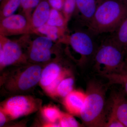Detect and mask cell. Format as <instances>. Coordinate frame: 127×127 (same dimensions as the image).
<instances>
[{
    "mask_svg": "<svg viewBox=\"0 0 127 127\" xmlns=\"http://www.w3.org/2000/svg\"><path fill=\"white\" fill-rule=\"evenodd\" d=\"M31 30L28 18L21 14H13L0 21V35L3 36L25 34Z\"/></svg>",
    "mask_w": 127,
    "mask_h": 127,
    "instance_id": "52a82bcc",
    "label": "cell"
},
{
    "mask_svg": "<svg viewBox=\"0 0 127 127\" xmlns=\"http://www.w3.org/2000/svg\"><path fill=\"white\" fill-rule=\"evenodd\" d=\"M6 115L1 110L0 111V127H2L6 122Z\"/></svg>",
    "mask_w": 127,
    "mask_h": 127,
    "instance_id": "83f0119b",
    "label": "cell"
},
{
    "mask_svg": "<svg viewBox=\"0 0 127 127\" xmlns=\"http://www.w3.org/2000/svg\"><path fill=\"white\" fill-rule=\"evenodd\" d=\"M59 11L53 8L51 9L47 24L59 28H64L67 21L64 16L62 15Z\"/></svg>",
    "mask_w": 127,
    "mask_h": 127,
    "instance_id": "ac0fdd59",
    "label": "cell"
},
{
    "mask_svg": "<svg viewBox=\"0 0 127 127\" xmlns=\"http://www.w3.org/2000/svg\"><path fill=\"white\" fill-rule=\"evenodd\" d=\"M53 42L47 36L38 37L32 41L30 48L51 50L53 46Z\"/></svg>",
    "mask_w": 127,
    "mask_h": 127,
    "instance_id": "7402d4cb",
    "label": "cell"
},
{
    "mask_svg": "<svg viewBox=\"0 0 127 127\" xmlns=\"http://www.w3.org/2000/svg\"><path fill=\"white\" fill-rule=\"evenodd\" d=\"M127 54V51L109 37L97 48L93 58L94 66L102 76L122 72Z\"/></svg>",
    "mask_w": 127,
    "mask_h": 127,
    "instance_id": "3957f363",
    "label": "cell"
},
{
    "mask_svg": "<svg viewBox=\"0 0 127 127\" xmlns=\"http://www.w3.org/2000/svg\"><path fill=\"white\" fill-rule=\"evenodd\" d=\"M119 0L123 2V3H124V4H127V0Z\"/></svg>",
    "mask_w": 127,
    "mask_h": 127,
    "instance_id": "1f68e13d",
    "label": "cell"
},
{
    "mask_svg": "<svg viewBox=\"0 0 127 127\" xmlns=\"http://www.w3.org/2000/svg\"><path fill=\"white\" fill-rule=\"evenodd\" d=\"M4 59V53L3 48L1 45H0V64L3 62Z\"/></svg>",
    "mask_w": 127,
    "mask_h": 127,
    "instance_id": "f546056e",
    "label": "cell"
},
{
    "mask_svg": "<svg viewBox=\"0 0 127 127\" xmlns=\"http://www.w3.org/2000/svg\"><path fill=\"white\" fill-rule=\"evenodd\" d=\"M126 63H127V58H126Z\"/></svg>",
    "mask_w": 127,
    "mask_h": 127,
    "instance_id": "d6a6232c",
    "label": "cell"
},
{
    "mask_svg": "<svg viewBox=\"0 0 127 127\" xmlns=\"http://www.w3.org/2000/svg\"><path fill=\"white\" fill-rule=\"evenodd\" d=\"M110 113L127 127V99L120 93H114L111 100Z\"/></svg>",
    "mask_w": 127,
    "mask_h": 127,
    "instance_id": "30bf717a",
    "label": "cell"
},
{
    "mask_svg": "<svg viewBox=\"0 0 127 127\" xmlns=\"http://www.w3.org/2000/svg\"><path fill=\"white\" fill-rule=\"evenodd\" d=\"M41 100L30 96L15 95L9 98L0 107L2 111L12 119H15L36 112Z\"/></svg>",
    "mask_w": 127,
    "mask_h": 127,
    "instance_id": "5b68a950",
    "label": "cell"
},
{
    "mask_svg": "<svg viewBox=\"0 0 127 127\" xmlns=\"http://www.w3.org/2000/svg\"><path fill=\"white\" fill-rule=\"evenodd\" d=\"M62 113L57 108L52 106L45 107L42 111L44 117L51 123H55L59 120Z\"/></svg>",
    "mask_w": 127,
    "mask_h": 127,
    "instance_id": "44dd1931",
    "label": "cell"
},
{
    "mask_svg": "<svg viewBox=\"0 0 127 127\" xmlns=\"http://www.w3.org/2000/svg\"><path fill=\"white\" fill-rule=\"evenodd\" d=\"M59 125L62 127H80L79 123L71 114L62 113L59 119Z\"/></svg>",
    "mask_w": 127,
    "mask_h": 127,
    "instance_id": "cb8c5ba5",
    "label": "cell"
},
{
    "mask_svg": "<svg viewBox=\"0 0 127 127\" xmlns=\"http://www.w3.org/2000/svg\"><path fill=\"white\" fill-rule=\"evenodd\" d=\"M97 6L96 0H76V9L79 11L87 26L92 20Z\"/></svg>",
    "mask_w": 127,
    "mask_h": 127,
    "instance_id": "4fadbf2b",
    "label": "cell"
},
{
    "mask_svg": "<svg viewBox=\"0 0 127 127\" xmlns=\"http://www.w3.org/2000/svg\"><path fill=\"white\" fill-rule=\"evenodd\" d=\"M104 127H124L115 116L109 113Z\"/></svg>",
    "mask_w": 127,
    "mask_h": 127,
    "instance_id": "d4e9b609",
    "label": "cell"
},
{
    "mask_svg": "<svg viewBox=\"0 0 127 127\" xmlns=\"http://www.w3.org/2000/svg\"><path fill=\"white\" fill-rule=\"evenodd\" d=\"M51 50L43 48H30L29 55L30 59L32 61L43 63L49 61L51 58Z\"/></svg>",
    "mask_w": 127,
    "mask_h": 127,
    "instance_id": "9a60e30c",
    "label": "cell"
},
{
    "mask_svg": "<svg viewBox=\"0 0 127 127\" xmlns=\"http://www.w3.org/2000/svg\"><path fill=\"white\" fill-rule=\"evenodd\" d=\"M93 18L87 26L94 36L112 33L127 16V4L119 0H98Z\"/></svg>",
    "mask_w": 127,
    "mask_h": 127,
    "instance_id": "6da1fadb",
    "label": "cell"
},
{
    "mask_svg": "<svg viewBox=\"0 0 127 127\" xmlns=\"http://www.w3.org/2000/svg\"><path fill=\"white\" fill-rule=\"evenodd\" d=\"M69 75H70L69 71L66 70H64L59 76L44 90L51 96H55L56 90L58 85L64 78Z\"/></svg>",
    "mask_w": 127,
    "mask_h": 127,
    "instance_id": "603a6c76",
    "label": "cell"
},
{
    "mask_svg": "<svg viewBox=\"0 0 127 127\" xmlns=\"http://www.w3.org/2000/svg\"><path fill=\"white\" fill-rule=\"evenodd\" d=\"M30 3L31 0H21V6L24 11L27 15V17L28 18L29 21L30 18V15H29L32 11L30 6Z\"/></svg>",
    "mask_w": 127,
    "mask_h": 127,
    "instance_id": "4316f807",
    "label": "cell"
},
{
    "mask_svg": "<svg viewBox=\"0 0 127 127\" xmlns=\"http://www.w3.org/2000/svg\"><path fill=\"white\" fill-rule=\"evenodd\" d=\"M111 37L127 52V16Z\"/></svg>",
    "mask_w": 127,
    "mask_h": 127,
    "instance_id": "5bb4252c",
    "label": "cell"
},
{
    "mask_svg": "<svg viewBox=\"0 0 127 127\" xmlns=\"http://www.w3.org/2000/svg\"><path fill=\"white\" fill-rule=\"evenodd\" d=\"M62 29L46 23L37 29L36 31L39 33L45 35L53 41H55L59 39Z\"/></svg>",
    "mask_w": 127,
    "mask_h": 127,
    "instance_id": "d6986e66",
    "label": "cell"
},
{
    "mask_svg": "<svg viewBox=\"0 0 127 127\" xmlns=\"http://www.w3.org/2000/svg\"><path fill=\"white\" fill-rule=\"evenodd\" d=\"M50 6L48 1H40L35 8L29 20L31 30H36L47 23L51 11Z\"/></svg>",
    "mask_w": 127,
    "mask_h": 127,
    "instance_id": "8fae6325",
    "label": "cell"
},
{
    "mask_svg": "<svg viewBox=\"0 0 127 127\" xmlns=\"http://www.w3.org/2000/svg\"><path fill=\"white\" fill-rule=\"evenodd\" d=\"M55 123H50L46 124L44 125V127H60L59 124H55Z\"/></svg>",
    "mask_w": 127,
    "mask_h": 127,
    "instance_id": "4dcf8cb0",
    "label": "cell"
},
{
    "mask_svg": "<svg viewBox=\"0 0 127 127\" xmlns=\"http://www.w3.org/2000/svg\"><path fill=\"white\" fill-rule=\"evenodd\" d=\"M93 36L87 31L75 32L68 37V43L73 50L80 55L79 62L82 64H86L93 58L97 49Z\"/></svg>",
    "mask_w": 127,
    "mask_h": 127,
    "instance_id": "8992f818",
    "label": "cell"
},
{
    "mask_svg": "<svg viewBox=\"0 0 127 127\" xmlns=\"http://www.w3.org/2000/svg\"><path fill=\"white\" fill-rule=\"evenodd\" d=\"M42 69L36 64L19 69L8 75L4 80V87L12 93H23L32 89L40 82Z\"/></svg>",
    "mask_w": 127,
    "mask_h": 127,
    "instance_id": "277c9868",
    "label": "cell"
},
{
    "mask_svg": "<svg viewBox=\"0 0 127 127\" xmlns=\"http://www.w3.org/2000/svg\"><path fill=\"white\" fill-rule=\"evenodd\" d=\"M48 1L53 9L59 11L63 10L64 0H48Z\"/></svg>",
    "mask_w": 127,
    "mask_h": 127,
    "instance_id": "484cf974",
    "label": "cell"
},
{
    "mask_svg": "<svg viewBox=\"0 0 127 127\" xmlns=\"http://www.w3.org/2000/svg\"><path fill=\"white\" fill-rule=\"evenodd\" d=\"M0 43L4 53L1 69L5 67L20 63L24 60V56L21 46L17 42L5 39L0 35Z\"/></svg>",
    "mask_w": 127,
    "mask_h": 127,
    "instance_id": "ba28073f",
    "label": "cell"
},
{
    "mask_svg": "<svg viewBox=\"0 0 127 127\" xmlns=\"http://www.w3.org/2000/svg\"><path fill=\"white\" fill-rule=\"evenodd\" d=\"M108 81V84H121L127 93V64L124 70L119 73L107 74L102 76Z\"/></svg>",
    "mask_w": 127,
    "mask_h": 127,
    "instance_id": "e0dca14e",
    "label": "cell"
},
{
    "mask_svg": "<svg viewBox=\"0 0 127 127\" xmlns=\"http://www.w3.org/2000/svg\"><path fill=\"white\" fill-rule=\"evenodd\" d=\"M0 0L1 1V0Z\"/></svg>",
    "mask_w": 127,
    "mask_h": 127,
    "instance_id": "836d02e7",
    "label": "cell"
},
{
    "mask_svg": "<svg viewBox=\"0 0 127 127\" xmlns=\"http://www.w3.org/2000/svg\"><path fill=\"white\" fill-rule=\"evenodd\" d=\"M107 88L97 81L89 82L87 86V97L80 117L88 127H104L107 115Z\"/></svg>",
    "mask_w": 127,
    "mask_h": 127,
    "instance_id": "7a4b0ae2",
    "label": "cell"
},
{
    "mask_svg": "<svg viewBox=\"0 0 127 127\" xmlns=\"http://www.w3.org/2000/svg\"><path fill=\"white\" fill-rule=\"evenodd\" d=\"M64 70L56 63L48 64L42 70L39 83L44 90L59 76Z\"/></svg>",
    "mask_w": 127,
    "mask_h": 127,
    "instance_id": "7c38bea8",
    "label": "cell"
},
{
    "mask_svg": "<svg viewBox=\"0 0 127 127\" xmlns=\"http://www.w3.org/2000/svg\"><path fill=\"white\" fill-rule=\"evenodd\" d=\"M86 97V93L73 90L64 98V105L69 114L80 116Z\"/></svg>",
    "mask_w": 127,
    "mask_h": 127,
    "instance_id": "9c48e42d",
    "label": "cell"
},
{
    "mask_svg": "<svg viewBox=\"0 0 127 127\" xmlns=\"http://www.w3.org/2000/svg\"><path fill=\"white\" fill-rule=\"evenodd\" d=\"M20 5L21 0H6L1 11V19L14 14Z\"/></svg>",
    "mask_w": 127,
    "mask_h": 127,
    "instance_id": "ffe728a7",
    "label": "cell"
},
{
    "mask_svg": "<svg viewBox=\"0 0 127 127\" xmlns=\"http://www.w3.org/2000/svg\"><path fill=\"white\" fill-rule=\"evenodd\" d=\"M67 76L64 78L59 84L56 90L55 96L64 98L73 91L74 78Z\"/></svg>",
    "mask_w": 127,
    "mask_h": 127,
    "instance_id": "2e32d148",
    "label": "cell"
},
{
    "mask_svg": "<svg viewBox=\"0 0 127 127\" xmlns=\"http://www.w3.org/2000/svg\"><path fill=\"white\" fill-rule=\"evenodd\" d=\"M40 2V0H31L30 6L31 11L32 9H35L39 5Z\"/></svg>",
    "mask_w": 127,
    "mask_h": 127,
    "instance_id": "f1b7e54d",
    "label": "cell"
}]
</instances>
